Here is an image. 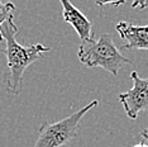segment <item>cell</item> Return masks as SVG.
<instances>
[{
	"label": "cell",
	"mask_w": 148,
	"mask_h": 147,
	"mask_svg": "<svg viewBox=\"0 0 148 147\" xmlns=\"http://www.w3.org/2000/svg\"><path fill=\"white\" fill-rule=\"evenodd\" d=\"M1 36L5 41L4 55L6 56L9 74L5 75V89L13 95H18L23 90V75L29 65L43 57V53L52 51L51 47L37 43L31 46H22L16 42L18 27L13 21L5 22L1 27Z\"/></svg>",
	"instance_id": "1"
},
{
	"label": "cell",
	"mask_w": 148,
	"mask_h": 147,
	"mask_svg": "<svg viewBox=\"0 0 148 147\" xmlns=\"http://www.w3.org/2000/svg\"><path fill=\"white\" fill-rule=\"evenodd\" d=\"M77 57L87 67H101L114 76L118 75L124 65H133L130 60L122 55L114 43L113 37L108 33L101 34L97 39L81 42Z\"/></svg>",
	"instance_id": "2"
},
{
	"label": "cell",
	"mask_w": 148,
	"mask_h": 147,
	"mask_svg": "<svg viewBox=\"0 0 148 147\" xmlns=\"http://www.w3.org/2000/svg\"><path fill=\"white\" fill-rule=\"evenodd\" d=\"M97 100H92L84 108L58 122H43L38 129L39 135L33 147H61L72 141L79 135V126L82 117L92 108L97 106Z\"/></svg>",
	"instance_id": "3"
},
{
	"label": "cell",
	"mask_w": 148,
	"mask_h": 147,
	"mask_svg": "<svg viewBox=\"0 0 148 147\" xmlns=\"http://www.w3.org/2000/svg\"><path fill=\"white\" fill-rule=\"evenodd\" d=\"M133 88L118 94L128 118L136 119L140 112L148 110V78L142 79L137 71L130 72Z\"/></svg>",
	"instance_id": "4"
},
{
	"label": "cell",
	"mask_w": 148,
	"mask_h": 147,
	"mask_svg": "<svg viewBox=\"0 0 148 147\" xmlns=\"http://www.w3.org/2000/svg\"><path fill=\"white\" fill-rule=\"evenodd\" d=\"M115 29L123 41L122 49L148 51V25H134L129 22H119Z\"/></svg>",
	"instance_id": "5"
},
{
	"label": "cell",
	"mask_w": 148,
	"mask_h": 147,
	"mask_svg": "<svg viewBox=\"0 0 148 147\" xmlns=\"http://www.w3.org/2000/svg\"><path fill=\"white\" fill-rule=\"evenodd\" d=\"M61 5L63 21L73 27V29L76 31L80 39H81V42H87L94 39L91 22L76 6H73V4H71L69 0H61Z\"/></svg>",
	"instance_id": "6"
},
{
	"label": "cell",
	"mask_w": 148,
	"mask_h": 147,
	"mask_svg": "<svg viewBox=\"0 0 148 147\" xmlns=\"http://www.w3.org/2000/svg\"><path fill=\"white\" fill-rule=\"evenodd\" d=\"M14 13H15V5L13 3H1L0 1V29L3 24L8 21L14 19ZM0 41H3L1 31H0Z\"/></svg>",
	"instance_id": "7"
},
{
	"label": "cell",
	"mask_w": 148,
	"mask_h": 147,
	"mask_svg": "<svg viewBox=\"0 0 148 147\" xmlns=\"http://www.w3.org/2000/svg\"><path fill=\"white\" fill-rule=\"evenodd\" d=\"M132 8L136 9L138 8L139 10H143V9L148 8V1H142V0H138V1H134L132 4Z\"/></svg>",
	"instance_id": "8"
},
{
	"label": "cell",
	"mask_w": 148,
	"mask_h": 147,
	"mask_svg": "<svg viewBox=\"0 0 148 147\" xmlns=\"http://www.w3.org/2000/svg\"><path fill=\"white\" fill-rule=\"evenodd\" d=\"M140 136H142V138L144 139V142L148 145V126L144 129H142V132H140Z\"/></svg>",
	"instance_id": "9"
},
{
	"label": "cell",
	"mask_w": 148,
	"mask_h": 147,
	"mask_svg": "<svg viewBox=\"0 0 148 147\" xmlns=\"http://www.w3.org/2000/svg\"><path fill=\"white\" fill-rule=\"evenodd\" d=\"M96 4L97 5H114V6H118V5H120V4H124V1H118V3H101V1H96Z\"/></svg>",
	"instance_id": "10"
},
{
	"label": "cell",
	"mask_w": 148,
	"mask_h": 147,
	"mask_svg": "<svg viewBox=\"0 0 148 147\" xmlns=\"http://www.w3.org/2000/svg\"><path fill=\"white\" fill-rule=\"evenodd\" d=\"M134 147H148V145L146 142H140V143H138V145H136Z\"/></svg>",
	"instance_id": "11"
}]
</instances>
